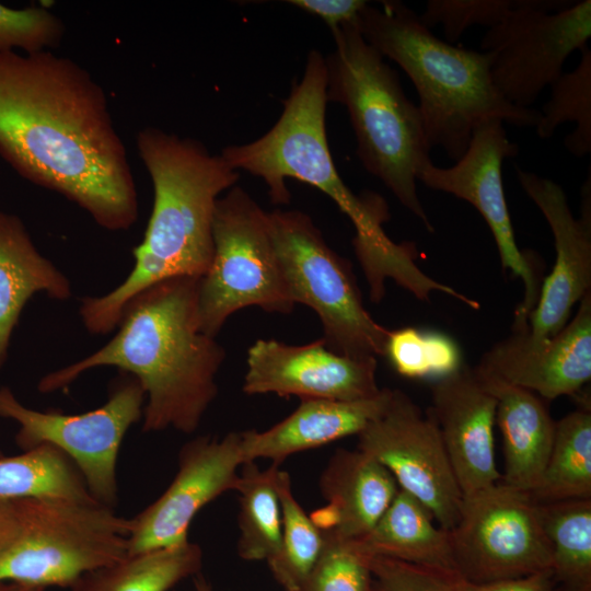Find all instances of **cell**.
Listing matches in <instances>:
<instances>
[{
	"label": "cell",
	"mask_w": 591,
	"mask_h": 591,
	"mask_svg": "<svg viewBox=\"0 0 591 591\" xmlns=\"http://www.w3.org/2000/svg\"><path fill=\"white\" fill-rule=\"evenodd\" d=\"M514 169L522 189L546 219L556 250L555 265L540 288L526 329L534 338L554 337L591 288V181L589 176L582 187L581 216L576 218L559 184Z\"/></svg>",
	"instance_id": "obj_16"
},
{
	"label": "cell",
	"mask_w": 591,
	"mask_h": 591,
	"mask_svg": "<svg viewBox=\"0 0 591 591\" xmlns=\"http://www.w3.org/2000/svg\"><path fill=\"white\" fill-rule=\"evenodd\" d=\"M20 526L18 500H0V558L15 542Z\"/></svg>",
	"instance_id": "obj_39"
},
{
	"label": "cell",
	"mask_w": 591,
	"mask_h": 591,
	"mask_svg": "<svg viewBox=\"0 0 591 591\" xmlns=\"http://www.w3.org/2000/svg\"><path fill=\"white\" fill-rule=\"evenodd\" d=\"M288 3L322 19L331 31L357 20L368 3L363 0H289Z\"/></svg>",
	"instance_id": "obj_38"
},
{
	"label": "cell",
	"mask_w": 591,
	"mask_h": 591,
	"mask_svg": "<svg viewBox=\"0 0 591 591\" xmlns=\"http://www.w3.org/2000/svg\"><path fill=\"white\" fill-rule=\"evenodd\" d=\"M554 337L534 338L526 327L494 345L476 367L546 401L578 395L591 378V291Z\"/></svg>",
	"instance_id": "obj_18"
},
{
	"label": "cell",
	"mask_w": 591,
	"mask_h": 591,
	"mask_svg": "<svg viewBox=\"0 0 591 591\" xmlns=\"http://www.w3.org/2000/svg\"><path fill=\"white\" fill-rule=\"evenodd\" d=\"M326 85L325 57L312 49L277 123L250 143L225 147L221 155L234 170L263 178L274 205L291 200L286 179L303 182L334 200L352 222L354 239L378 241L386 234L387 206L376 194L355 195L339 176L326 137Z\"/></svg>",
	"instance_id": "obj_6"
},
{
	"label": "cell",
	"mask_w": 591,
	"mask_h": 591,
	"mask_svg": "<svg viewBox=\"0 0 591 591\" xmlns=\"http://www.w3.org/2000/svg\"><path fill=\"white\" fill-rule=\"evenodd\" d=\"M326 506L310 514L323 534L352 542L363 537L393 501L399 487L376 460L338 449L320 477Z\"/></svg>",
	"instance_id": "obj_20"
},
{
	"label": "cell",
	"mask_w": 591,
	"mask_h": 591,
	"mask_svg": "<svg viewBox=\"0 0 591 591\" xmlns=\"http://www.w3.org/2000/svg\"><path fill=\"white\" fill-rule=\"evenodd\" d=\"M475 374L496 398V422L503 441L505 473L501 482L530 491L548 459L555 424L537 394L507 383L478 368Z\"/></svg>",
	"instance_id": "obj_22"
},
{
	"label": "cell",
	"mask_w": 591,
	"mask_h": 591,
	"mask_svg": "<svg viewBox=\"0 0 591 591\" xmlns=\"http://www.w3.org/2000/svg\"><path fill=\"white\" fill-rule=\"evenodd\" d=\"M441 576L449 591H553L555 581L552 569L490 582H473L459 572H441Z\"/></svg>",
	"instance_id": "obj_37"
},
{
	"label": "cell",
	"mask_w": 591,
	"mask_h": 591,
	"mask_svg": "<svg viewBox=\"0 0 591 591\" xmlns=\"http://www.w3.org/2000/svg\"><path fill=\"white\" fill-rule=\"evenodd\" d=\"M0 591H44L42 588L0 581Z\"/></svg>",
	"instance_id": "obj_40"
},
{
	"label": "cell",
	"mask_w": 591,
	"mask_h": 591,
	"mask_svg": "<svg viewBox=\"0 0 591 591\" xmlns=\"http://www.w3.org/2000/svg\"><path fill=\"white\" fill-rule=\"evenodd\" d=\"M213 257L199 279L198 313L204 333L216 337L246 306L290 313L293 302L273 244L267 212L233 186L215 208Z\"/></svg>",
	"instance_id": "obj_9"
},
{
	"label": "cell",
	"mask_w": 591,
	"mask_h": 591,
	"mask_svg": "<svg viewBox=\"0 0 591 591\" xmlns=\"http://www.w3.org/2000/svg\"><path fill=\"white\" fill-rule=\"evenodd\" d=\"M277 491L282 514L281 540L267 564L285 591H303L324 549L325 535L294 497L289 473L280 468Z\"/></svg>",
	"instance_id": "obj_30"
},
{
	"label": "cell",
	"mask_w": 591,
	"mask_h": 591,
	"mask_svg": "<svg viewBox=\"0 0 591 591\" xmlns=\"http://www.w3.org/2000/svg\"><path fill=\"white\" fill-rule=\"evenodd\" d=\"M244 464L241 433L199 436L178 452L177 472L163 494L130 519L128 555L181 546L195 515L224 493L235 490Z\"/></svg>",
	"instance_id": "obj_15"
},
{
	"label": "cell",
	"mask_w": 591,
	"mask_h": 591,
	"mask_svg": "<svg viewBox=\"0 0 591 591\" xmlns=\"http://www.w3.org/2000/svg\"><path fill=\"white\" fill-rule=\"evenodd\" d=\"M198 287L199 278L175 277L144 289L126 304L107 344L45 374L38 391L51 393L91 369L116 367L146 393L143 432H195L218 395L225 359L224 348L200 327Z\"/></svg>",
	"instance_id": "obj_2"
},
{
	"label": "cell",
	"mask_w": 591,
	"mask_h": 591,
	"mask_svg": "<svg viewBox=\"0 0 591 591\" xmlns=\"http://www.w3.org/2000/svg\"><path fill=\"white\" fill-rule=\"evenodd\" d=\"M269 231L293 302L320 317L326 347L354 359L384 356L390 331L368 313L351 264L299 210L267 212Z\"/></svg>",
	"instance_id": "obj_8"
},
{
	"label": "cell",
	"mask_w": 591,
	"mask_h": 591,
	"mask_svg": "<svg viewBox=\"0 0 591 591\" xmlns=\"http://www.w3.org/2000/svg\"><path fill=\"white\" fill-rule=\"evenodd\" d=\"M38 292L54 300L71 296L69 279L33 243L22 220L0 210V370L23 308Z\"/></svg>",
	"instance_id": "obj_23"
},
{
	"label": "cell",
	"mask_w": 591,
	"mask_h": 591,
	"mask_svg": "<svg viewBox=\"0 0 591 591\" xmlns=\"http://www.w3.org/2000/svg\"><path fill=\"white\" fill-rule=\"evenodd\" d=\"M30 498L97 501L71 459L49 444L0 456V500Z\"/></svg>",
	"instance_id": "obj_27"
},
{
	"label": "cell",
	"mask_w": 591,
	"mask_h": 591,
	"mask_svg": "<svg viewBox=\"0 0 591 591\" xmlns=\"http://www.w3.org/2000/svg\"><path fill=\"white\" fill-rule=\"evenodd\" d=\"M65 31L61 19L46 5L14 9L0 3V53L53 50Z\"/></svg>",
	"instance_id": "obj_33"
},
{
	"label": "cell",
	"mask_w": 591,
	"mask_h": 591,
	"mask_svg": "<svg viewBox=\"0 0 591 591\" xmlns=\"http://www.w3.org/2000/svg\"><path fill=\"white\" fill-rule=\"evenodd\" d=\"M202 551L193 542L131 555L81 576L70 591H170L200 572Z\"/></svg>",
	"instance_id": "obj_26"
},
{
	"label": "cell",
	"mask_w": 591,
	"mask_h": 591,
	"mask_svg": "<svg viewBox=\"0 0 591 591\" xmlns=\"http://www.w3.org/2000/svg\"><path fill=\"white\" fill-rule=\"evenodd\" d=\"M529 495L537 505L591 499V412L587 404L556 421L548 459Z\"/></svg>",
	"instance_id": "obj_25"
},
{
	"label": "cell",
	"mask_w": 591,
	"mask_h": 591,
	"mask_svg": "<svg viewBox=\"0 0 591 591\" xmlns=\"http://www.w3.org/2000/svg\"><path fill=\"white\" fill-rule=\"evenodd\" d=\"M577 67L563 72L551 85V96L540 111L535 126L541 139H547L565 123L576 124L566 137L565 147L575 157L591 152V50H580Z\"/></svg>",
	"instance_id": "obj_31"
},
{
	"label": "cell",
	"mask_w": 591,
	"mask_h": 591,
	"mask_svg": "<svg viewBox=\"0 0 591 591\" xmlns=\"http://www.w3.org/2000/svg\"><path fill=\"white\" fill-rule=\"evenodd\" d=\"M520 3L521 0H429L419 18L430 30L442 26L448 43H453L471 26L494 27Z\"/></svg>",
	"instance_id": "obj_35"
},
{
	"label": "cell",
	"mask_w": 591,
	"mask_h": 591,
	"mask_svg": "<svg viewBox=\"0 0 591 591\" xmlns=\"http://www.w3.org/2000/svg\"><path fill=\"white\" fill-rule=\"evenodd\" d=\"M331 32L335 49L325 58L327 102L346 107L363 167L432 232L417 194L418 174L431 162L418 106L356 21Z\"/></svg>",
	"instance_id": "obj_5"
},
{
	"label": "cell",
	"mask_w": 591,
	"mask_h": 591,
	"mask_svg": "<svg viewBox=\"0 0 591 591\" xmlns=\"http://www.w3.org/2000/svg\"><path fill=\"white\" fill-rule=\"evenodd\" d=\"M391 394V389H381L357 401L301 399L293 413L273 427L240 432L244 463L266 459L279 465L292 454L358 436L384 412Z\"/></svg>",
	"instance_id": "obj_21"
},
{
	"label": "cell",
	"mask_w": 591,
	"mask_h": 591,
	"mask_svg": "<svg viewBox=\"0 0 591 591\" xmlns=\"http://www.w3.org/2000/svg\"><path fill=\"white\" fill-rule=\"evenodd\" d=\"M136 147L151 178L152 211L125 280L106 294L81 299L79 314L92 334L115 329L126 304L150 286L175 277L200 279L207 273L217 200L240 177L221 154L158 127L140 129Z\"/></svg>",
	"instance_id": "obj_3"
},
{
	"label": "cell",
	"mask_w": 591,
	"mask_h": 591,
	"mask_svg": "<svg viewBox=\"0 0 591 591\" xmlns=\"http://www.w3.org/2000/svg\"><path fill=\"white\" fill-rule=\"evenodd\" d=\"M417 498L398 489L391 505L363 537L350 542L366 556L392 558L438 572H457L450 532Z\"/></svg>",
	"instance_id": "obj_24"
},
{
	"label": "cell",
	"mask_w": 591,
	"mask_h": 591,
	"mask_svg": "<svg viewBox=\"0 0 591 591\" xmlns=\"http://www.w3.org/2000/svg\"><path fill=\"white\" fill-rule=\"evenodd\" d=\"M590 37V0H521L488 28L480 48L490 55L499 93L515 106L531 108L564 72L567 58L588 47Z\"/></svg>",
	"instance_id": "obj_11"
},
{
	"label": "cell",
	"mask_w": 591,
	"mask_h": 591,
	"mask_svg": "<svg viewBox=\"0 0 591 591\" xmlns=\"http://www.w3.org/2000/svg\"><path fill=\"white\" fill-rule=\"evenodd\" d=\"M384 356L397 373L410 379H439L461 368V352L452 338L415 327L390 331Z\"/></svg>",
	"instance_id": "obj_32"
},
{
	"label": "cell",
	"mask_w": 591,
	"mask_h": 591,
	"mask_svg": "<svg viewBox=\"0 0 591 591\" xmlns=\"http://www.w3.org/2000/svg\"><path fill=\"white\" fill-rule=\"evenodd\" d=\"M303 591H373L368 557L350 542L325 535L324 549Z\"/></svg>",
	"instance_id": "obj_34"
},
{
	"label": "cell",
	"mask_w": 591,
	"mask_h": 591,
	"mask_svg": "<svg viewBox=\"0 0 591 591\" xmlns=\"http://www.w3.org/2000/svg\"><path fill=\"white\" fill-rule=\"evenodd\" d=\"M369 3L356 23L364 39L396 62L412 80L430 148H441L457 161L473 131L497 119L535 127L540 111L508 102L495 86L490 55L453 46L434 36L419 14L399 1Z\"/></svg>",
	"instance_id": "obj_4"
},
{
	"label": "cell",
	"mask_w": 591,
	"mask_h": 591,
	"mask_svg": "<svg viewBox=\"0 0 591 591\" xmlns=\"http://www.w3.org/2000/svg\"><path fill=\"white\" fill-rule=\"evenodd\" d=\"M246 394L301 399L357 401L376 395V359H354L328 349L322 338L305 345L258 339L247 350Z\"/></svg>",
	"instance_id": "obj_17"
},
{
	"label": "cell",
	"mask_w": 591,
	"mask_h": 591,
	"mask_svg": "<svg viewBox=\"0 0 591 591\" xmlns=\"http://www.w3.org/2000/svg\"><path fill=\"white\" fill-rule=\"evenodd\" d=\"M278 470L276 464L263 470L255 462H245L240 468L236 549L243 560L267 563L278 551L282 530Z\"/></svg>",
	"instance_id": "obj_28"
},
{
	"label": "cell",
	"mask_w": 591,
	"mask_h": 591,
	"mask_svg": "<svg viewBox=\"0 0 591 591\" xmlns=\"http://www.w3.org/2000/svg\"><path fill=\"white\" fill-rule=\"evenodd\" d=\"M457 572L473 582L552 569V547L528 491L498 482L464 496L449 531Z\"/></svg>",
	"instance_id": "obj_12"
},
{
	"label": "cell",
	"mask_w": 591,
	"mask_h": 591,
	"mask_svg": "<svg viewBox=\"0 0 591 591\" xmlns=\"http://www.w3.org/2000/svg\"><path fill=\"white\" fill-rule=\"evenodd\" d=\"M537 509L552 547L554 579L569 591H591V499L543 503Z\"/></svg>",
	"instance_id": "obj_29"
},
{
	"label": "cell",
	"mask_w": 591,
	"mask_h": 591,
	"mask_svg": "<svg viewBox=\"0 0 591 591\" xmlns=\"http://www.w3.org/2000/svg\"><path fill=\"white\" fill-rule=\"evenodd\" d=\"M433 415L464 496L501 480L495 460L496 398L474 369L461 367L431 385Z\"/></svg>",
	"instance_id": "obj_19"
},
{
	"label": "cell",
	"mask_w": 591,
	"mask_h": 591,
	"mask_svg": "<svg viewBox=\"0 0 591 591\" xmlns=\"http://www.w3.org/2000/svg\"><path fill=\"white\" fill-rule=\"evenodd\" d=\"M193 582L195 591H215L210 581L201 572L193 577Z\"/></svg>",
	"instance_id": "obj_41"
},
{
	"label": "cell",
	"mask_w": 591,
	"mask_h": 591,
	"mask_svg": "<svg viewBox=\"0 0 591 591\" xmlns=\"http://www.w3.org/2000/svg\"><path fill=\"white\" fill-rule=\"evenodd\" d=\"M19 535L0 558V581L70 588L81 576L128 557L130 519L101 502L18 500Z\"/></svg>",
	"instance_id": "obj_7"
},
{
	"label": "cell",
	"mask_w": 591,
	"mask_h": 591,
	"mask_svg": "<svg viewBox=\"0 0 591 591\" xmlns=\"http://www.w3.org/2000/svg\"><path fill=\"white\" fill-rule=\"evenodd\" d=\"M146 393L139 381L121 372L109 385L106 402L83 414L35 410L24 406L8 386H0V417L19 425L15 443L22 451L53 445L76 464L95 500L118 502L117 460L129 428L142 418Z\"/></svg>",
	"instance_id": "obj_10"
},
{
	"label": "cell",
	"mask_w": 591,
	"mask_h": 591,
	"mask_svg": "<svg viewBox=\"0 0 591 591\" xmlns=\"http://www.w3.org/2000/svg\"><path fill=\"white\" fill-rule=\"evenodd\" d=\"M519 147L511 141L497 119L480 124L472 134L464 154L449 167L431 162L418 174L425 186L451 194L475 207L489 227L502 268L524 285V297L514 312L513 328L528 325L540 293V278L531 258L517 245L502 184L503 160L517 157Z\"/></svg>",
	"instance_id": "obj_14"
},
{
	"label": "cell",
	"mask_w": 591,
	"mask_h": 591,
	"mask_svg": "<svg viewBox=\"0 0 591 591\" xmlns=\"http://www.w3.org/2000/svg\"><path fill=\"white\" fill-rule=\"evenodd\" d=\"M2 455H3V454H2V452H1V450H0V456H2Z\"/></svg>",
	"instance_id": "obj_42"
},
{
	"label": "cell",
	"mask_w": 591,
	"mask_h": 591,
	"mask_svg": "<svg viewBox=\"0 0 591 591\" xmlns=\"http://www.w3.org/2000/svg\"><path fill=\"white\" fill-rule=\"evenodd\" d=\"M367 557L373 591H449L441 572L392 558Z\"/></svg>",
	"instance_id": "obj_36"
},
{
	"label": "cell",
	"mask_w": 591,
	"mask_h": 591,
	"mask_svg": "<svg viewBox=\"0 0 591 591\" xmlns=\"http://www.w3.org/2000/svg\"><path fill=\"white\" fill-rule=\"evenodd\" d=\"M0 155L106 230H128L138 219L132 170L105 91L69 57L0 53Z\"/></svg>",
	"instance_id": "obj_1"
},
{
	"label": "cell",
	"mask_w": 591,
	"mask_h": 591,
	"mask_svg": "<svg viewBox=\"0 0 591 591\" xmlns=\"http://www.w3.org/2000/svg\"><path fill=\"white\" fill-rule=\"evenodd\" d=\"M358 450L382 464L439 526L454 528L463 494L429 408L424 412L407 394L392 390L384 412L358 434Z\"/></svg>",
	"instance_id": "obj_13"
}]
</instances>
